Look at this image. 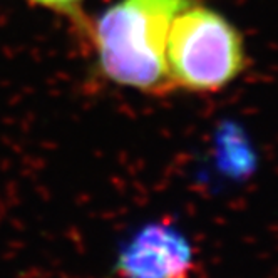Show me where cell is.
<instances>
[{"label": "cell", "instance_id": "1", "mask_svg": "<svg viewBox=\"0 0 278 278\" xmlns=\"http://www.w3.org/2000/svg\"><path fill=\"white\" fill-rule=\"evenodd\" d=\"M193 0H119L92 30L102 77L148 94L173 90L166 67L169 27Z\"/></svg>", "mask_w": 278, "mask_h": 278}, {"label": "cell", "instance_id": "2", "mask_svg": "<svg viewBox=\"0 0 278 278\" xmlns=\"http://www.w3.org/2000/svg\"><path fill=\"white\" fill-rule=\"evenodd\" d=\"M246 65L245 45L225 15L190 5L174 17L166 40V67L173 89L216 92Z\"/></svg>", "mask_w": 278, "mask_h": 278}, {"label": "cell", "instance_id": "3", "mask_svg": "<svg viewBox=\"0 0 278 278\" xmlns=\"http://www.w3.org/2000/svg\"><path fill=\"white\" fill-rule=\"evenodd\" d=\"M193 268L191 246L168 223H149L137 229L114 263L121 278H190Z\"/></svg>", "mask_w": 278, "mask_h": 278}, {"label": "cell", "instance_id": "4", "mask_svg": "<svg viewBox=\"0 0 278 278\" xmlns=\"http://www.w3.org/2000/svg\"><path fill=\"white\" fill-rule=\"evenodd\" d=\"M29 2H34L37 5H42V7L74 15L76 12L79 10L82 0H29Z\"/></svg>", "mask_w": 278, "mask_h": 278}]
</instances>
